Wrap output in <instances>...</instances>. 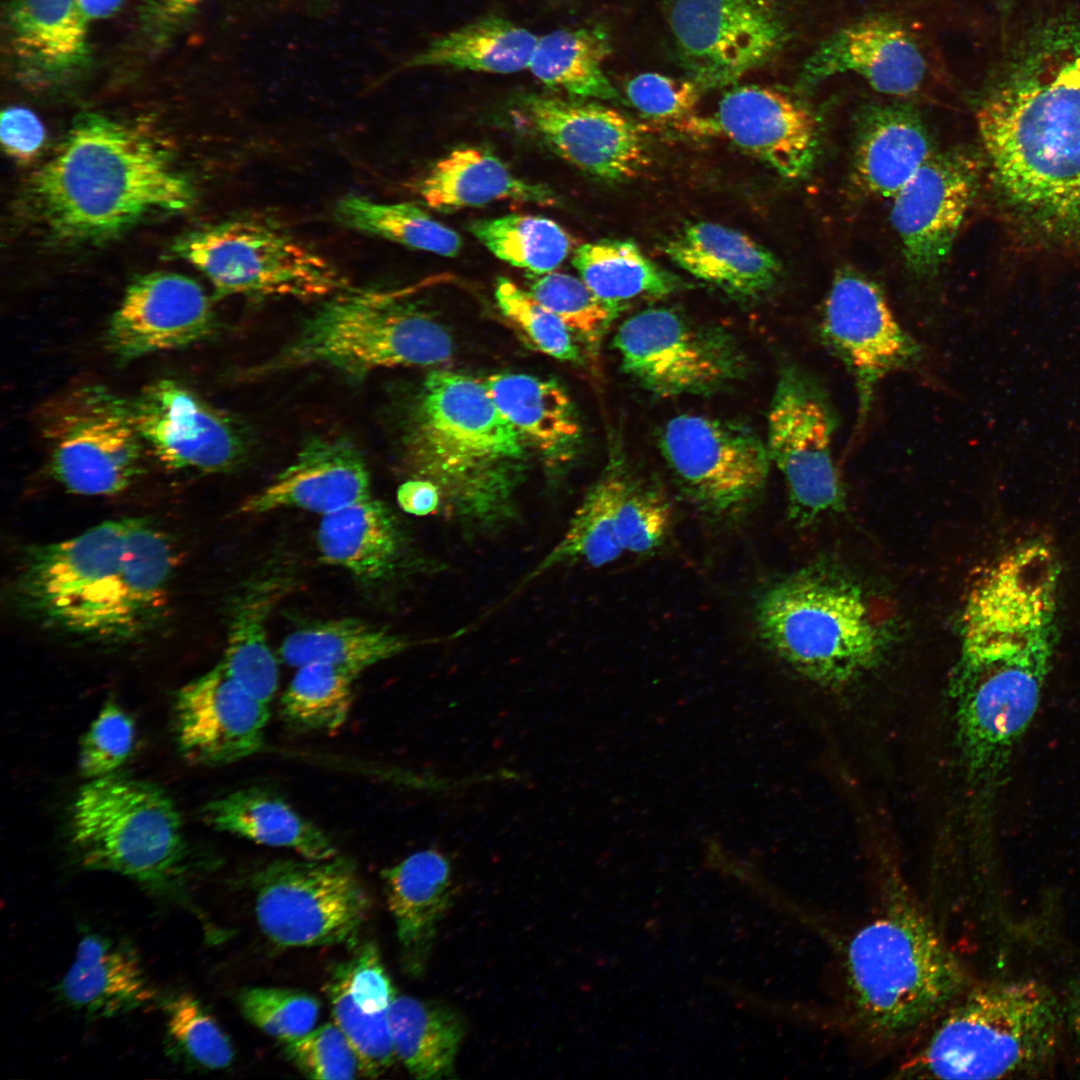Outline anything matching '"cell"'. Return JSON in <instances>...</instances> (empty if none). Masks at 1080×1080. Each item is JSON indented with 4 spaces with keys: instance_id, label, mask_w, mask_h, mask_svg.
<instances>
[{
    "instance_id": "18",
    "label": "cell",
    "mask_w": 1080,
    "mask_h": 1080,
    "mask_svg": "<svg viewBox=\"0 0 1080 1080\" xmlns=\"http://www.w3.org/2000/svg\"><path fill=\"white\" fill-rule=\"evenodd\" d=\"M819 331L854 379L859 424L868 417L878 384L894 372L914 368L924 354L894 316L882 289L850 267L833 277Z\"/></svg>"
},
{
    "instance_id": "34",
    "label": "cell",
    "mask_w": 1080,
    "mask_h": 1080,
    "mask_svg": "<svg viewBox=\"0 0 1080 1080\" xmlns=\"http://www.w3.org/2000/svg\"><path fill=\"white\" fill-rule=\"evenodd\" d=\"M176 561L175 546L164 530L146 517H129L118 572V644L160 624Z\"/></svg>"
},
{
    "instance_id": "30",
    "label": "cell",
    "mask_w": 1080,
    "mask_h": 1080,
    "mask_svg": "<svg viewBox=\"0 0 1080 1080\" xmlns=\"http://www.w3.org/2000/svg\"><path fill=\"white\" fill-rule=\"evenodd\" d=\"M933 154L927 127L912 107L880 103L861 111L853 176L864 192L893 198Z\"/></svg>"
},
{
    "instance_id": "12",
    "label": "cell",
    "mask_w": 1080,
    "mask_h": 1080,
    "mask_svg": "<svg viewBox=\"0 0 1080 1080\" xmlns=\"http://www.w3.org/2000/svg\"><path fill=\"white\" fill-rule=\"evenodd\" d=\"M1050 634L972 668L955 671L962 756L977 785L1000 782L1038 709L1051 658Z\"/></svg>"
},
{
    "instance_id": "5",
    "label": "cell",
    "mask_w": 1080,
    "mask_h": 1080,
    "mask_svg": "<svg viewBox=\"0 0 1080 1080\" xmlns=\"http://www.w3.org/2000/svg\"><path fill=\"white\" fill-rule=\"evenodd\" d=\"M1061 1010L1035 980L970 986L938 1018L897 1078L995 1079L1038 1073L1058 1048Z\"/></svg>"
},
{
    "instance_id": "4",
    "label": "cell",
    "mask_w": 1080,
    "mask_h": 1080,
    "mask_svg": "<svg viewBox=\"0 0 1080 1080\" xmlns=\"http://www.w3.org/2000/svg\"><path fill=\"white\" fill-rule=\"evenodd\" d=\"M844 960L854 1019L874 1040L910 1035L971 986L961 961L898 884L850 938Z\"/></svg>"
},
{
    "instance_id": "21",
    "label": "cell",
    "mask_w": 1080,
    "mask_h": 1080,
    "mask_svg": "<svg viewBox=\"0 0 1080 1080\" xmlns=\"http://www.w3.org/2000/svg\"><path fill=\"white\" fill-rule=\"evenodd\" d=\"M268 704L258 700L218 663L181 687L174 702L179 751L195 765L231 764L264 746Z\"/></svg>"
},
{
    "instance_id": "28",
    "label": "cell",
    "mask_w": 1080,
    "mask_h": 1080,
    "mask_svg": "<svg viewBox=\"0 0 1080 1080\" xmlns=\"http://www.w3.org/2000/svg\"><path fill=\"white\" fill-rule=\"evenodd\" d=\"M381 878L403 968L410 976H421L452 903L450 861L438 850H421L384 869Z\"/></svg>"
},
{
    "instance_id": "11",
    "label": "cell",
    "mask_w": 1080,
    "mask_h": 1080,
    "mask_svg": "<svg viewBox=\"0 0 1080 1080\" xmlns=\"http://www.w3.org/2000/svg\"><path fill=\"white\" fill-rule=\"evenodd\" d=\"M38 426L49 469L68 492L110 496L143 471L144 443L130 401L103 385L71 388L40 408Z\"/></svg>"
},
{
    "instance_id": "19",
    "label": "cell",
    "mask_w": 1080,
    "mask_h": 1080,
    "mask_svg": "<svg viewBox=\"0 0 1080 1080\" xmlns=\"http://www.w3.org/2000/svg\"><path fill=\"white\" fill-rule=\"evenodd\" d=\"M130 405L144 446L168 469L224 472L243 456L232 421L175 380L154 381Z\"/></svg>"
},
{
    "instance_id": "3",
    "label": "cell",
    "mask_w": 1080,
    "mask_h": 1080,
    "mask_svg": "<svg viewBox=\"0 0 1080 1080\" xmlns=\"http://www.w3.org/2000/svg\"><path fill=\"white\" fill-rule=\"evenodd\" d=\"M26 191L39 221L71 242L111 238L145 216L186 210L194 199L158 135L98 113L75 119Z\"/></svg>"
},
{
    "instance_id": "36",
    "label": "cell",
    "mask_w": 1080,
    "mask_h": 1080,
    "mask_svg": "<svg viewBox=\"0 0 1080 1080\" xmlns=\"http://www.w3.org/2000/svg\"><path fill=\"white\" fill-rule=\"evenodd\" d=\"M417 193L437 210L478 207L499 200L542 206L559 202L550 187L519 178L498 157L475 147L455 149L436 162L419 180Z\"/></svg>"
},
{
    "instance_id": "45",
    "label": "cell",
    "mask_w": 1080,
    "mask_h": 1080,
    "mask_svg": "<svg viewBox=\"0 0 1080 1080\" xmlns=\"http://www.w3.org/2000/svg\"><path fill=\"white\" fill-rule=\"evenodd\" d=\"M333 216L345 228L445 257L456 256L462 247L455 230L412 203H381L348 194L336 202Z\"/></svg>"
},
{
    "instance_id": "59",
    "label": "cell",
    "mask_w": 1080,
    "mask_h": 1080,
    "mask_svg": "<svg viewBox=\"0 0 1080 1080\" xmlns=\"http://www.w3.org/2000/svg\"><path fill=\"white\" fill-rule=\"evenodd\" d=\"M79 4L91 22L107 19L113 16L121 8L125 0H78Z\"/></svg>"
},
{
    "instance_id": "25",
    "label": "cell",
    "mask_w": 1080,
    "mask_h": 1080,
    "mask_svg": "<svg viewBox=\"0 0 1080 1080\" xmlns=\"http://www.w3.org/2000/svg\"><path fill=\"white\" fill-rule=\"evenodd\" d=\"M716 130L780 176L800 179L814 166L819 136L811 112L773 88L745 85L729 90L713 120Z\"/></svg>"
},
{
    "instance_id": "46",
    "label": "cell",
    "mask_w": 1080,
    "mask_h": 1080,
    "mask_svg": "<svg viewBox=\"0 0 1080 1080\" xmlns=\"http://www.w3.org/2000/svg\"><path fill=\"white\" fill-rule=\"evenodd\" d=\"M355 670L314 662L297 668L281 698V717L299 732L330 733L346 721L353 701Z\"/></svg>"
},
{
    "instance_id": "10",
    "label": "cell",
    "mask_w": 1080,
    "mask_h": 1080,
    "mask_svg": "<svg viewBox=\"0 0 1080 1080\" xmlns=\"http://www.w3.org/2000/svg\"><path fill=\"white\" fill-rule=\"evenodd\" d=\"M173 252L199 269L217 294L297 299L347 288L337 267L270 219L242 216L193 232Z\"/></svg>"
},
{
    "instance_id": "13",
    "label": "cell",
    "mask_w": 1080,
    "mask_h": 1080,
    "mask_svg": "<svg viewBox=\"0 0 1080 1080\" xmlns=\"http://www.w3.org/2000/svg\"><path fill=\"white\" fill-rule=\"evenodd\" d=\"M265 936L283 947L355 945L369 901L354 865L330 859H278L252 876Z\"/></svg>"
},
{
    "instance_id": "37",
    "label": "cell",
    "mask_w": 1080,
    "mask_h": 1080,
    "mask_svg": "<svg viewBox=\"0 0 1080 1080\" xmlns=\"http://www.w3.org/2000/svg\"><path fill=\"white\" fill-rule=\"evenodd\" d=\"M60 992L69 1005L94 1017L130 1012L154 996L134 952L95 934L79 942Z\"/></svg>"
},
{
    "instance_id": "51",
    "label": "cell",
    "mask_w": 1080,
    "mask_h": 1080,
    "mask_svg": "<svg viewBox=\"0 0 1080 1080\" xmlns=\"http://www.w3.org/2000/svg\"><path fill=\"white\" fill-rule=\"evenodd\" d=\"M495 298L501 312L541 352L562 361L577 362L580 349L576 337L552 311L528 291L500 277Z\"/></svg>"
},
{
    "instance_id": "24",
    "label": "cell",
    "mask_w": 1080,
    "mask_h": 1080,
    "mask_svg": "<svg viewBox=\"0 0 1080 1080\" xmlns=\"http://www.w3.org/2000/svg\"><path fill=\"white\" fill-rule=\"evenodd\" d=\"M930 72L928 51L913 29L895 18L873 16L823 40L804 63L802 81L814 85L853 74L882 94L907 97L920 92Z\"/></svg>"
},
{
    "instance_id": "50",
    "label": "cell",
    "mask_w": 1080,
    "mask_h": 1080,
    "mask_svg": "<svg viewBox=\"0 0 1080 1080\" xmlns=\"http://www.w3.org/2000/svg\"><path fill=\"white\" fill-rule=\"evenodd\" d=\"M671 521L672 509L664 493L628 471L616 520L624 552L642 555L655 551L664 542Z\"/></svg>"
},
{
    "instance_id": "15",
    "label": "cell",
    "mask_w": 1080,
    "mask_h": 1080,
    "mask_svg": "<svg viewBox=\"0 0 1080 1080\" xmlns=\"http://www.w3.org/2000/svg\"><path fill=\"white\" fill-rule=\"evenodd\" d=\"M613 344L624 371L661 396L715 391L744 368L742 354L728 333L667 308L629 317Z\"/></svg>"
},
{
    "instance_id": "35",
    "label": "cell",
    "mask_w": 1080,
    "mask_h": 1080,
    "mask_svg": "<svg viewBox=\"0 0 1080 1080\" xmlns=\"http://www.w3.org/2000/svg\"><path fill=\"white\" fill-rule=\"evenodd\" d=\"M201 817L215 830L291 849L304 858L322 860L338 855L325 831L262 787L241 788L211 800L203 806Z\"/></svg>"
},
{
    "instance_id": "39",
    "label": "cell",
    "mask_w": 1080,
    "mask_h": 1080,
    "mask_svg": "<svg viewBox=\"0 0 1080 1080\" xmlns=\"http://www.w3.org/2000/svg\"><path fill=\"white\" fill-rule=\"evenodd\" d=\"M537 41L511 20L487 15L433 39L403 66L511 74L529 67Z\"/></svg>"
},
{
    "instance_id": "40",
    "label": "cell",
    "mask_w": 1080,
    "mask_h": 1080,
    "mask_svg": "<svg viewBox=\"0 0 1080 1080\" xmlns=\"http://www.w3.org/2000/svg\"><path fill=\"white\" fill-rule=\"evenodd\" d=\"M389 1025L397 1059L414 1078L452 1076L466 1033L457 1010L440 1002L395 995Z\"/></svg>"
},
{
    "instance_id": "33",
    "label": "cell",
    "mask_w": 1080,
    "mask_h": 1080,
    "mask_svg": "<svg viewBox=\"0 0 1080 1080\" xmlns=\"http://www.w3.org/2000/svg\"><path fill=\"white\" fill-rule=\"evenodd\" d=\"M316 539L324 562L366 582L390 578L407 560L398 518L371 495L323 515Z\"/></svg>"
},
{
    "instance_id": "8",
    "label": "cell",
    "mask_w": 1080,
    "mask_h": 1080,
    "mask_svg": "<svg viewBox=\"0 0 1080 1080\" xmlns=\"http://www.w3.org/2000/svg\"><path fill=\"white\" fill-rule=\"evenodd\" d=\"M414 290L345 288L329 296L295 339L261 369L322 365L360 377L380 368L447 362L450 335L404 302Z\"/></svg>"
},
{
    "instance_id": "2",
    "label": "cell",
    "mask_w": 1080,
    "mask_h": 1080,
    "mask_svg": "<svg viewBox=\"0 0 1080 1080\" xmlns=\"http://www.w3.org/2000/svg\"><path fill=\"white\" fill-rule=\"evenodd\" d=\"M404 451L411 476L439 490L438 515L465 539L497 536L520 520L517 496L528 448L485 382L432 371L411 409Z\"/></svg>"
},
{
    "instance_id": "47",
    "label": "cell",
    "mask_w": 1080,
    "mask_h": 1080,
    "mask_svg": "<svg viewBox=\"0 0 1080 1080\" xmlns=\"http://www.w3.org/2000/svg\"><path fill=\"white\" fill-rule=\"evenodd\" d=\"M469 230L497 258L539 275L558 268L572 248L570 235L559 224L537 215L475 220Z\"/></svg>"
},
{
    "instance_id": "56",
    "label": "cell",
    "mask_w": 1080,
    "mask_h": 1080,
    "mask_svg": "<svg viewBox=\"0 0 1080 1080\" xmlns=\"http://www.w3.org/2000/svg\"><path fill=\"white\" fill-rule=\"evenodd\" d=\"M45 128L29 109L12 106L1 113L0 138L12 158L28 162L36 157L45 141Z\"/></svg>"
},
{
    "instance_id": "27",
    "label": "cell",
    "mask_w": 1080,
    "mask_h": 1080,
    "mask_svg": "<svg viewBox=\"0 0 1080 1080\" xmlns=\"http://www.w3.org/2000/svg\"><path fill=\"white\" fill-rule=\"evenodd\" d=\"M368 496L370 476L359 450L347 440L317 438L269 485L248 497L241 511L299 508L323 516Z\"/></svg>"
},
{
    "instance_id": "9",
    "label": "cell",
    "mask_w": 1080,
    "mask_h": 1080,
    "mask_svg": "<svg viewBox=\"0 0 1080 1080\" xmlns=\"http://www.w3.org/2000/svg\"><path fill=\"white\" fill-rule=\"evenodd\" d=\"M128 524L129 517L108 520L66 540L25 547L10 586L14 608L43 628L117 644Z\"/></svg>"
},
{
    "instance_id": "52",
    "label": "cell",
    "mask_w": 1080,
    "mask_h": 1080,
    "mask_svg": "<svg viewBox=\"0 0 1080 1080\" xmlns=\"http://www.w3.org/2000/svg\"><path fill=\"white\" fill-rule=\"evenodd\" d=\"M239 1005L250 1023L281 1042L299 1038L314 1029L320 1011L314 996L275 987L247 988L240 993Z\"/></svg>"
},
{
    "instance_id": "48",
    "label": "cell",
    "mask_w": 1080,
    "mask_h": 1080,
    "mask_svg": "<svg viewBox=\"0 0 1080 1080\" xmlns=\"http://www.w3.org/2000/svg\"><path fill=\"white\" fill-rule=\"evenodd\" d=\"M556 314L577 340L596 346L619 308L600 299L581 279L569 274H541L528 291Z\"/></svg>"
},
{
    "instance_id": "1",
    "label": "cell",
    "mask_w": 1080,
    "mask_h": 1080,
    "mask_svg": "<svg viewBox=\"0 0 1080 1080\" xmlns=\"http://www.w3.org/2000/svg\"><path fill=\"white\" fill-rule=\"evenodd\" d=\"M977 122L998 183L1041 224L1080 234V12L1014 46Z\"/></svg>"
},
{
    "instance_id": "20",
    "label": "cell",
    "mask_w": 1080,
    "mask_h": 1080,
    "mask_svg": "<svg viewBox=\"0 0 1080 1080\" xmlns=\"http://www.w3.org/2000/svg\"><path fill=\"white\" fill-rule=\"evenodd\" d=\"M976 188V170L957 152L934 153L894 195L891 223L907 268L935 275L947 260Z\"/></svg>"
},
{
    "instance_id": "7",
    "label": "cell",
    "mask_w": 1080,
    "mask_h": 1080,
    "mask_svg": "<svg viewBox=\"0 0 1080 1080\" xmlns=\"http://www.w3.org/2000/svg\"><path fill=\"white\" fill-rule=\"evenodd\" d=\"M70 835L86 869L123 875L160 894L177 896L184 889L182 818L155 784L115 773L90 779L74 799Z\"/></svg>"
},
{
    "instance_id": "44",
    "label": "cell",
    "mask_w": 1080,
    "mask_h": 1080,
    "mask_svg": "<svg viewBox=\"0 0 1080 1080\" xmlns=\"http://www.w3.org/2000/svg\"><path fill=\"white\" fill-rule=\"evenodd\" d=\"M279 591L259 584L233 607L224 656L225 672L258 700L269 705L278 689L279 670L267 638V619Z\"/></svg>"
},
{
    "instance_id": "49",
    "label": "cell",
    "mask_w": 1080,
    "mask_h": 1080,
    "mask_svg": "<svg viewBox=\"0 0 1080 1080\" xmlns=\"http://www.w3.org/2000/svg\"><path fill=\"white\" fill-rule=\"evenodd\" d=\"M165 1010L168 1039L187 1059L213 1070L231 1064L234 1052L230 1040L199 1000L179 994L168 1001Z\"/></svg>"
},
{
    "instance_id": "57",
    "label": "cell",
    "mask_w": 1080,
    "mask_h": 1080,
    "mask_svg": "<svg viewBox=\"0 0 1080 1080\" xmlns=\"http://www.w3.org/2000/svg\"><path fill=\"white\" fill-rule=\"evenodd\" d=\"M396 498L400 508L411 515H438L440 512L439 490L428 480L412 477L399 486Z\"/></svg>"
},
{
    "instance_id": "26",
    "label": "cell",
    "mask_w": 1080,
    "mask_h": 1080,
    "mask_svg": "<svg viewBox=\"0 0 1080 1080\" xmlns=\"http://www.w3.org/2000/svg\"><path fill=\"white\" fill-rule=\"evenodd\" d=\"M335 1024L347 1038L360 1074L375 1078L397 1059L389 1025V1008L396 995L376 946L362 945L337 964L325 985Z\"/></svg>"
},
{
    "instance_id": "58",
    "label": "cell",
    "mask_w": 1080,
    "mask_h": 1080,
    "mask_svg": "<svg viewBox=\"0 0 1080 1080\" xmlns=\"http://www.w3.org/2000/svg\"><path fill=\"white\" fill-rule=\"evenodd\" d=\"M205 0H151L149 18L158 29L168 30L184 21Z\"/></svg>"
},
{
    "instance_id": "32",
    "label": "cell",
    "mask_w": 1080,
    "mask_h": 1080,
    "mask_svg": "<svg viewBox=\"0 0 1080 1080\" xmlns=\"http://www.w3.org/2000/svg\"><path fill=\"white\" fill-rule=\"evenodd\" d=\"M665 254L694 277L737 296H755L779 277L777 257L749 236L721 224L697 222L666 242Z\"/></svg>"
},
{
    "instance_id": "16",
    "label": "cell",
    "mask_w": 1080,
    "mask_h": 1080,
    "mask_svg": "<svg viewBox=\"0 0 1080 1080\" xmlns=\"http://www.w3.org/2000/svg\"><path fill=\"white\" fill-rule=\"evenodd\" d=\"M660 448L682 491L714 519L743 513L764 488L772 464L767 445L752 431L702 415L668 421Z\"/></svg>"
},
{
    "instance_id": "6",
    "label": "cell",
    "mask_w": 1080,
    "mask_h": 1080,
    "mask_svg": "<svg viewBox=\"0 0 1080 1080\" xmlns=\"http://www.w3.org/2000/svg\"><path fill=\"white\" fill-rule=\"evenodd\" d=\"M763 643L799 674L841 687L876 665L886 635L861 588L829 565L815 564L769 584L755 604Z\"/></svg>"
},
{
    "instance_id": "38",
    "label": "cell",
    "mask_w": 1080,
    "mask_h": 1080,
    "mask_svg": "<svg viewBox=\"0 0 1080 1080\" xmlns=\"http://www.w3.org/2000/svg\"><path fill=\"white\" fill-rule=\"evenodd\" d=\"M628 471L620 460L609 462L574 511L560 540L525 575L519 587L559 566L584 563L598 568L614 562L624 553L616 520Z\"/></svg>"
},
{
    "instance_id": "23",
    "label": "cell",
    "mask_w": 1080,
    "mask_h": 1080,
    "mask_svg": "<svg viewBox=\"0 0 1080 1080\" xmlns=\"http://www.w3.org/2000/svg\"><path fill=\"white\" fill-rule=\"evenodd\" d=\"M214 328L210 300L196 281L153 272L127 288L109 322L106 344L117 359L130 361L198 343Z\"/></svg>"
},
{
    "instance_id": "42",
    "label": "cell",
    "mask_w": 1080,
    "mask_h": 1080,
    "mask_svg": "<svg viewBox=\"0 0 1080 1080\" xmlns=\"http://www.w3.org/2000/svg\"><path fill=\"white\" fill-rule=\"evenodd\" d=\"M413 643L406 637L355 619L322 622L288 635L279 649L284 663L300 667L322 662L363 672L399 655Z\"/></svg>"
},
{
    "instance_id": "43",
    "label": "cell",
    "mask_w": 1080,
    "mask_h": 1080,
    "mask_svg": "<svg viewBox=\"0 0 1080 1080\" xmlns=\"http://www.w3.org/2000/svg\"><path fill=\"white\" fill-rule=\"evenodd\" d=\"M572 264L602 300L620 309L623 302L673 293L678 279L661 268L632 241L599 240L579 246Z\"/></svg>"
},
{
    "instance_id": "53",
    "label": "cell",
    "mask_w": 1080,
    "mask_h": 1080,
    "mask_svg": "<svg viewBox=\"0 0 1080 1080\" xmlns=\"http://www.w3.org/2000/svg\"><path fill=\"white\" fill-rule=\"evenodd\" d=\"M134 740L132 718L116 703L107 702L81 740V774L90 780L115 773L129 757Z\"/></svg>"
},
{
    "instance_id": "31",
    "label": "cell",
    "mask_w": 1080,
    "mask_h": 1080,
    "mask_svg": "<svg viewBox=\"0 0 1080 1080\" xmlns=\"http://www.w3.org/2000/svg\"><path fill=\"white\" fill-rule=\"evenodd\" d=\"M484 382L499 411L547 467L560 468L574 458L581 425L558 383L522 373H497Z\"/></svg>"
},
{
    "instance_id": "29",
    "label": "cell",
    "mask_w": 1080,
    "mask_h": 1080,
    "mask_svg": "<svg viewBox=\"0 0 1080 1080\" xmlns=\"http://www.w3.org/2000/svg\"><path fill=\"white\" fill-rule=\"evenodd\" d=\"M8 43L22 73L36 82L71 77L88 62V26L78 0H5Z\"/></svg>"
},
{
    "instance_id": "14",
    "label": "cell",
    "mask_w": 1080,
    "mask_h": 1080,
    "mask_svg": "<svg viewBox=\"0 0 1080 1080\" xmlns=\"http://www.w3.org/2000/svg\"><path fill=\"white\" fill-rule=\"evenodd\" d=\"M839 421L823 385L802 369L781 370L768 413L767 448L788 491V515L805 527L845 507L832 458Z\"/></svg>"
},
{
    "instance_id": "55",
    "label": "cell",
    "mask_w": 1080,
    "mask_h": 1080,
    "mask_svg": "<svg viewBox=\"0 0 1080 1080\" xmlns=\"http://www.w3.org/2000/svg\"><path fill=\"white\" fill-rule=\"evenodd\" d=\"M630 103L644 116L686 128L695 118L702 89L689 78L679 79L656 72L640 73L626 84Z\"/></svg>"
},
{
    "instance_id": "54",
    "label": "cell",
    "mask_w": 1080,
    "mask_h": 1080,
    "mask_svg": "<svg viewBox=\"0 0 1080 1080\" xmlns=\"http://www.w3.org/2000/svg\"><path fill=\"white\" fill-rule=\"evenodd\" d=\"M282 1044L287 1058L310 1078L352 1079L360 1073L356 1054L335 1023Z\"/></svg>"
},
{
    "instance_id": "41",
    "label": "cell",
    "mask_w": 1080,
    "mask_h": 1080,
    "mask_svg": "<svg viewBox=\"0 0 1080 1080\" xmlns=\"http://www.w3.org/2000/svg\"><path fill=\"white\" fill-rule=\"evenodd\" d=\"M611 51L600 25L561 28L538 38L528 68L542 84L570 96L612 100L618 93L603 69Z\"/></svg>"
},
{
    "instance_id": "22",
    "label": "cell",
    "mask_w": 1080,
    "mask_h": 1080,
    "mask_svg": "<svg viewBox=\"0 0 1080 1080\" xmlns=\"http://www.w3.org/2000/svg\"><path fill=\"white\" fill-rule=\"evenodd\" d=\"M523 113L543 141L580 170L605 180H625L647 167L649 158L636 125L597 102L527 94Z\"/></svg>"
},
{
    "instance_id": "17",
    "label": "cell",
    "mask_w": 1080,
    "mask_h": 1080,
    "mask_svg": "<svg viewBox=\"0 0 1080 1080\" xmlns=\"http://www.w3.org/2000/svg\"><path fill=\"white\" fill-rule=\"evenodd\" d=\"M670 26L681 65L702 90L735 83L768 62L787 39L770 0H675Z\"/></svg>"
},
{
    "instance_id": "60",
    "label": "cell",
    "mask_w": 1080,
    "mask_h": 1080,
    "mask_svg": "<svg viewBox=\"0 0 1080 1080\" xmlns=\"http://www.w3.org/2000/svg\"><path fill=\"white\" fill-rule=\"evenodd\" d=\"M1067 1014L1072 1030L1080 1040V980L1072 987Z\"/></svg>"
}]
</instances>
